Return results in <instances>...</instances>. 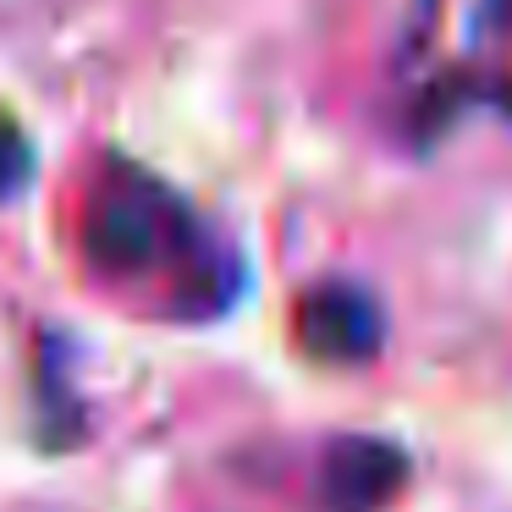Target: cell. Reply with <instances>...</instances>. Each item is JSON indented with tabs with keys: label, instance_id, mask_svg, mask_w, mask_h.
I'll list each match as a JSON object with an SVG mask.
<instances>
[{
	"label": "cell",
	"instance_id": "cell-1",
	"mask_svg": "<svg viewBox=\"0 0 512 512\" xmlns=\"http://www.w3.org/2000/svg\"><path fill=\"white\" fill-rule=\"evenodd\" d=\"M83 254L105 276H171V314L210 320L232 309L243 292V270L226 243L204 232L193 204H182L166 182L138 166H111L83 204Z\"/></svg>",
	"mask_w": 512,
	"mask_h": 512
},
{
	"label": "cell",
	"instance_id": "cell-2",
	"mask_svg": "<svg viewBox=\"0 0 512 512\" xmlns=\"http://www.w3.org/2000/svg\"><path fill=\"white\" fill-rule=\"evenodd\" d=\"M298 342L320 364H369L386 342V309L358 281H314L298 298Z\"/></svg>",
	"mask_w": 512,
	"mask_h": 512
},
{
	"label": "cell",
	"instance_id": "cell-3",
	"mask_svg": "<svg viewBox=\"0 0 512 512\" xmlns=\"http://www.w3.org/2000/svg\"><path fill=\"white\" fill-rule=\"evenodd\" d=\"M408 485V452L380 435H342L325 446L320 501L325 512H386Z\"/></svg>",
	"mask_w": 512,
	"mask_h": 512
},
{
	"label": "cell",
	"instance_id": "cell-4",
	"mask_svg": "<svg viewBox=\"0 0 512 512\" xmlns=\"http://www.w3.org/2000/svg\"><path fill=\"white\" fill-rule=\"evenodd\" d=\"M28 177H34V144L17 122L0 116V199H12Z\"/></svg>",
	"mask_w": 512,
	"mask_h": 512
}]
</instances>
